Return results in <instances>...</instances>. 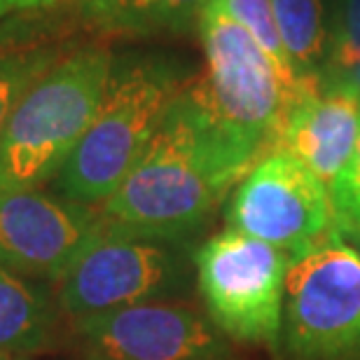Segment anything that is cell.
I'll return each mask as SVG.
<instances>
[{"label":"cell","mask_w":360,"mask_h":360,"mask_svg":"<svg viewBox=\"0 0 360 360\" xmlns=\"http://www.w3.org/2000/svg\"><path fill=\"white\" fill-rule=\"evenodd\" d=\"M199 33L206 68L187 89L229 141L260 162L278 148L302 77H285L246 28L213 7L201 12Z\"/></svg>","instance_id":"cell-3"},{"label":"cell","mask_w":360,"mask_h":360,"mask_svg":"<svg viewBox=\"0 0 360 360\" xmlns=\"http://www.w3.org/2000/svg\"><path fill=\"white\" fill-rule=\"evenodd\" d=\"M98 220L89 206L40 190L0 192V264L59 281Z\"/></svg>","instance_id":"cell-10"},{"label":"cell","mask_w":360,"mask_h":360,"mask_svg":"<svg viewBox=\"0 0 360 360\" xmlns=\"http://www.w3.org/2000/svg\"><path fill=\"white\" fill-rule=\"evenodd\" d=\"M358 139L360 94L354 84L328 73L302 77L276 150L304 164L333 192L354 164Z\"/></svg>","instance_id":"cell-11"},{"label":"cell","mask_w":360,"mask_h":360,"mask_svg":"<svg viewBox=\"0 0 360 360\" xmlns=\"http://www.w3.org/2000/svg\"><path fill=\"white\" fill-rule=\"evenodd\" d=\"M281 340L297 360L360 354V253L342 232L290 262Z\"/></svg>","instance_id":"cell-5"},{"label":"cell","mask_w":360,"mask_h":360,"mask_svg":"<svg viewBox=\"0 0 360 360\" xmlns=\"http://www.w3.org/2000/svg\"><path fill=\"white\" fill-rule=\"evenodd\" d=\"M333 204L337 213V225L342 234H354L360 239V139L356 148L354 164H351L349 174L335 187Z\"/></svg>","instance_id":"cell-18"},{"label":"cell","mask_w":360,"mask_h":360,"mask_svg":"<svg viewBox=\"0 0 360 360\" xmlns=\"http://www.w3.org/2000/svg\"><path fill=\"white\" fill-rule=\"evenodd\" d=\"M87 360H229L220 330L187 307L146 302L77 319Z\"/></svg>","instance_id":"cell-9"},{"label":"cell","mask_w":360,"mask_h":360,"mask_svg":"<svg viewBox=\"0 0 360 360\" xmlns=\"http://www.w3.org/2000/svg\"><path fill=\"white\" fill-rule=\"evenodd\" d=\"M255 164L206 117L185 84L98 215L122 234L180 243L211 218Z\"/></svg>","instance_id":"cell-1"},{"label":"cell","mask_w":360,"mask_h":360,"mask_svg":"<svg viewBox=\"0 0 360 360\" xmlns=\"http://www.w3.org/2000/svg\"><path fill=\"white\" fill-rule=\"evenodd\" d=\"M206 7L222 12L225 17L234 19L236 24L243 26L253 35V40L267 52L269 59L276 63L278 70L290 80H300L288 61V54L281 42L276 19H274L271 0H211Z\"/></svg>","instance_id":"cell-15"},{"label":"cell","mask_w":360,"mask_h":360,"mask_svg":"<svg viewBox=\"0 0 360 360\" xmlns=\"http://www.w3.org/2000/svg\"><path fill=\"white\" fill-rule=\"evenodd\" d=\"M326 73V70H323ZM330 75V73H328ZM333 77H340V80H347L349 84H354V87L358 89V94H360V63L358 66H354V68H349L347 73H342V75H333Z\"/></svg>","instance_id":"cell-19"},{"label":"cell","mask_w":360,"mask_h":360,"mask_svg":"<svg viewBox=\"0 0 360 360\" xmlns=\"http://www.w3.org/2000/svg\"><path fill=\"white\" fill-rule=\"evenodd\" d=\"M211 0H84V19L103 31L153 33L185 28Z\"/></svg>","instance_id":"cell-13"},{"label":"cell","mask_w":360,"mask_h":360,"mask_svg":"<svg viewBox=\"0 0 360 360\" xmlns=\"http://www.w3.org/2000/svg\"><path fill=\"white\" fill-rule=\"evenodd\" d=\"M0 360H10V356H7V354H3V351H0Z\"/></svg>","instance_id":"cell-22"},{"label":"cell","mask_w":360,"mask_h":360,"mask_svg":"<svg viewBox=\"0 0 360 360\" xmlns=\"http://www.w3.org/2000/svg\"><path fill=\"white\" fill-rule=\"evenodd\" d=\"M14 10H26V0H0V17Z\"/></svg>","instance_id":"cell-20"},{"label":"cell","mask_w":360,"mask_h":360,"mask_svg":"<svg viewBox=\"0 0 360 360\" xmlns=\"http://www.w3.org/2000/svg\"><path fill=\"white\" fill-rule=\"evenodd\" d=\"M183 87L178 70L164 59L112 66L96 117L56 176L61 197L82 206L103 204L146 153Z\"/></svg>","instance_id":"cell-4"},{"label":"cell","mask_w":360,"mask_h":360,"mask_svg":"<svg viewBox=\"0 0 360 360\" xmlns=\"http://www.w3.org/2000/svg\"><path fill=\"white\" fill-rule=\"evenodd\" d=\"M176 246L122 234L98 220L59 278V304L73 319H84L176 295L187 276Z\"/></svg>","instance_id":"cell-7"},{"label":"cell","mask_w":360,"mask_h":360,"mask_svg":"<svg viewBox=\"0 0 360 360\" xmlns=\"http://www.w3.org/2000/svg\"><path fill=\"white\" fill-rule=\"evenodd\" d=\"M281 42L297 77L319 75L328 63L330 35L321 0H271Z\"/></svg>","instance_id":"cell-14"},{"label":"cell","mask_w":360,"mask_h":360,"mask_svg":"<svg viewBox=\"0 0 360 360\" xmlns=\"http://www.w3.org/2000/svg\"><path fill=\"white\" fill-rule=\"evenodd\" d=\"M110 73V49L91 45L28 87L0 139V192L38 190L61 174L103 103Z\"/></svg>","instance_id":"cell-2"},{"label":"cell","mask_w":360,"mask_h":360,"mask_svg":"<svg viewBox=\"0 0 360 360\" xmlns=\"http://www.w3.org/2000/svg\"><path fill=\"white\" fill-rule=\"evenodd\" d=\"M290 262L283 250L232 227L211 236L194 264L213 326L234 340L276 347Z\"/></svg>","instance_id":"cell-6"},{"label":"cell","mask_w":360,"mask_h":360,"mask_svg":"<svg viewBox=\"0 0 360 360\" xmlns=\"http://www.w3.org/2000/svg\"><path fill=\"white\" fill-rule=\"evenodd\" d=\"M56 3H61V0H26V10H33V7H49Z\"/></svg>","instance_id":"cell-21"},{"label":"cell","mask_w":360,"mask_h":360,"mask_svg":"<svg viewBox=\"0 0 360 360\" xmlns=\"http://www.w3.org/2000/svg\"><path fill=\"white\" fill-rule=\"evenodd\" d=\"M56 61L59 59L49 49L12 54L0 59V139H3L7 122L17 110L19 101L24 98L28 87Z\"/></svg>","instance_id":"cell-16"},{"label":"cell","mask_w":360,"mask_h":360,"mask_svg":"<svg viewBox=\"0 0 360 360\" xmlns=\"http://www.w3.org/2000/svg\"><path fill=\"white\" fill-rule=\"evenodd\" d=\"M360 63V0H340L333 33L326 73L342 75Z\"/></svg>","instance_id":"cell-17"},{"label":"cell","mask_w":360,"mask_h":360,"mask_svg":"<svg viewBox=\"0 0 360 360\" xmlns=\"http://www.w3.org/2000/svg\"><path fill=\"white\" fill-rule=\"evenodd\" d=\"M229 225L297 260L340 232L333 194L300 164L281 153L264 155L236 187Z\"/></svg>","instance_id":"cell-8"},{"label":"cell","mask_w":360,"mask_h":360,"mask_svg":"<svg viewBox=\"0 0 360 360\" xmlns=\"http://www.w3.org/2000/svg\"><path fill=\"white\" fill-rule=\"evenodd\" d=\"M56 302L47 285L0 264V351L35 354L52 342Z\"/></svg>","instance_id":"cell-12"}]
</instances>
